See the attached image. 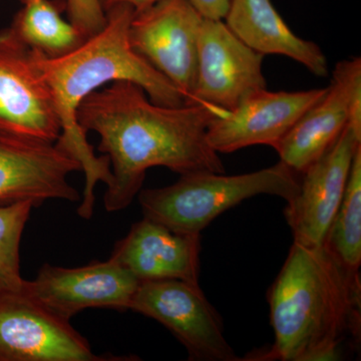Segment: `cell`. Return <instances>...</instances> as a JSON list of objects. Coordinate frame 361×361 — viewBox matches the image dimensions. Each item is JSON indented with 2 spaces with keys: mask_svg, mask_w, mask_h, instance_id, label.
<instances>
[{
  "mask_svg": "<svg viewBox=\"0 0 361 361\" xmlns=\"http://www.w3.org/2000/svg\"><path fill=\"white\" fill-rule=\"evenodd\" d=\"M225 111L207 103L159 106L129 80H116L87 94L77 118L85 133L99 135V151L110 161L106 210L127 208L149 168L165 167L179 175L225 173L219 154L207 139L209 126Z\"/></svg>",
  "mask_w": 361,
  "mask_h": 361,
  "instance_id": "1",
  "label": "cell"
},
{
  "mask_svg": "<svg viewBox=\"0 0 361 361\" xmlns=\"http://www.w3.org/2000/svg\"><path fill=\"white\" fill-rule=\"evenodd\" d=\"M135 9L118 4L106 13L103 30L85 40L75 51L58 59L33 51L42 77L56 103L61 133L56 142L59 148L80 163L85 177L80 217L89 219L94 212V187L99 182L110 184V161L97 157L78 125V106L90 92L116 80H129L140 85L152 103L163 106L185 104L184 97L168 78L155 70L130 47L129 28Z\"/></svg>",
  "mask_w": 361,
  "mask_h": 361,
  "instance_id": "2",
  "label": "cell"
},
{
  "mask_svg": "<svg viewBox=\"0 0 361 361\" xmlns=\"http://www.w3.org/2000/svg\"><path fill=\"white\" fill-rule=\"evenodd\" d=\"M275 341L258 360L327 361L361 336L360 272L320 247L292 244L268 294Z\"/></svg>",
  "mask_w": 361,
  "mask_h": 361,
  "instance_id": "3",
  "label": "cell"
},
{
  "mask_svg": "<svg viewBox=\"0 0 361 361\" xmlns=\"http://www.w3.org/2000/svg\"><path fill=\"white\" fill-rule=\"evenodd\" d=\"M299 184L296 173L279 161L247 174L180 175L170 186L141 190L137 195L145 218L180 234L200 235L221 214L258 195L291 201L298 193Z\"/></svg>",
  "mask_w": 361,
  "mask_h": 361,
  "instance_id": "4",
  "label": "cell"
},
{
  "mask_svg": "<svg viewBox=\"0 0 361 361\" xmlns=\"http://www.w3.org/2000/svg\"><path fill=\"white\" fill-rule=\"evenodd\" d=\"M130 310L167 327L191 360H240L225 338L220 315L199 284L178 279L140 281Z\"/></svg>",
  "mask_w": 361,
  "mask_h": 361,
  "instance_id": "5",
  "label": "cell"
},
{
  "mask_svg": "<svg viewBox=\"0 0 361 361\" xmlns=\"http://www.w3.org/2000/svg\"><path fill=\"white\" fill-rule=\"evenodd\" d=\"M204 18L189 0H159L135 13L130 47L192 103L198 70L199 33Z\"/></svg>",
  "mask_w": 361,
  "mask_h": 361,
  "instance_id": "6",
  "label": "cell"
},
{
  "mask_svg": "<svg viewBox=\"0 0 361 361\" xmlns=\"http://www.w3.org/2000/svg\"><path fill=\"white\" fill-rule=\"evenodd\" d=\"M0 133L45 142H56L61 133L35 54L9 27L0 30Z\"/></svg>",
  "mask_w": 361,
  "mask_h": 361,
  "instance_id": "7",
  "label": "cell"
},
{
  "mask_svg": "<svg viewBox=\"0 0 361 361\" xmlns=\"http://www.w3.org/2000/svg\"><path fill=\"white\" fill-rule=\"evenodd\" d=\"M350 126L361 133V59L339 61L326 94L273 147L280 161L302 175Z\"/></svg>",
  "mask_w": 361,
  "mask_h": 361,
  "instance_id": "8",
  "label": "cell"
},
{
  "mask_svg": "<svg viewBox=\"0 0 361 361\" xmlns=\"http://www.w3.org/2000/svg\"><path fill=\"white\" fill-rule=\"evenodd\" d=\"M114 360L92 353L71 322L54 315L25 291L0 293V361Z\"/></svg>",
  "mask_w": 361,
  "mask_h": 361,
  "instance_id": "9",
  "label": "cell"
},
{
  "mask_svg": "<svg viewBox=\"0 0 361 361\" xmlns=\"http://www.w3.org/2000/svg\"><path fill=\"white\" fill-rule=\"evenodd\" d=\"M140 280L114 259L77 268L44 264L23 290L54 315L71 322L90 308L130 310Z\"/></svg>",
  "mask_w": 361,
  "mask_h": 361,
  "instance_id": "10",
  "label": "cell"
},
{
  "mask_svg": "<svg viewBox=\"0 0 361 361\" xmlns=\"http://www.w3.org/2000/svg\"><path fill=\"white\" fill-rule=\"evenodd\" d=\"M80 163L56 142L35 141L0 133V206L32 202L80 200L68 182Z\"/></svg>",
  "mask_w": 361,
  "mask_h": 361,
  "instance_id": "11",
  "label": "cell"
},
{
  "mask_svg": "<svg viewBox=\"0 0 361 361\" xmlns=\"http://www.w3.org/2000/svg\"><path fill=\"white\" fill-rule=\"evenodd\" d=\"M360 146L361 134L346 125L324 155L303 173L298 193L287 202L284 211L293 243L322 246L343 198L353 157Z\"/></svg>",
  "mask_w": 361,
  "mask_h": 361,
  "instance_id": "12",
  "label": "cell"
},
{
  "mask_svg": "<svg viewBox=\"0 0 361 361\" xmlns=\"http://www.w3.org/2000/svg\"><path fill=\"white\" fill-rule=\"evenodd\" d=\"M263 59L264 56L242 42L224 21L204 18L191 104L207 103L233 110L247 94L266 89Z\"/></svg>",
  "mask_w": 361,
  "mask_h": 361,
  "instance_id": "13",
  "label": "cell"
},
{
  "mask_svg": "<svg viewBox=\"0 0 361 361\" xmlns=\"http://www.w3.org/2000/svg\"><path fill=\"white\" fill-rule=\"evenodd\" d=\"M326 92L327 87L300 92L255 90L217 116L209 126L207 139L218 154L256 145L273 148Z\"/></svg>",
  "mask_w": 361,
  "mask_h": 361,
  "instance_id": "14",
  "label": "cell"
},
{
  "mask_svg": "<svg viewBox=\"0 0 361 361\" xmlns=\"http://www.w3.org/2000/svg\"><path fill=\"white\" fill-rule=\"evenodd\" d=\"M200 235L180 234L142 218L116 242L111 258L140 281L178 279L199 284Z\"/></svg>",
  "mask_w": 361,
  "mask_h": 361,
  "instance_id": "15",
  "label": "cell"
},
{
  "mask_svg": "<svg viewBox=\"0 0 361 361\" xmlns=\"http://www.w3.org/2000/svg\"><path fill=\"white\" fill-rule=\"evenodd\" d=\"M224 20L228 28L254 51L293 59L316 77L329 75V61L322 49L297 37L271 0H231Z\"/></svg>",
  "mask_w": 361,
  "mask_h": 361,
  "instance_id": "16",
  "label": "cell"
},
{
  "mask_svg": "<svg viewBox=\"0 0 361 361\" xmlns=\"http://www.w3.org/2000/svg\"><path fill=\"white\" fill-rule=\"evenodd\" d=\"M63 0H37L23 4L11 28L25 47L49 59H58L78 49L87 37L61 16Z\"/></svg>",
  "mask_w": 361,
  "mask_h": 361,
  "instance_id": "17",
  "label": "cell"
},
{
  "mask_svg": "<svg viewBox=\"0 0 361 361\" xmlns=\"http://www.w3.org/2000/svg\"><path fill=\"white\" fill-rule=\"evenodd\" d=\"M322 247L344 268L351 272H360L361 146L353 157L343 198Z\"/></svg>",
  "mask_w": 361,
  "mask_h": 361,
  "instance_id": "18",
  "label": "cell"
},
{
  "mask_svg": "<svg viewBox=\"0 0 361 361\" xmlns=\"http://www.w3.org/2000/svg\"><path fill=\"white\" fill-rule=\"evenodd\" d=\"M35 205L20 202L0 206V293L21 290L20 241Z\"/></svg>",
  "mask_w": 361,
  "mask_h": 361,
  "instance_id": "19",
  "label": "cell"
},
{
  "mask_svg": "<svg viewBox=\"0 0 361 361\" xmlns=\"http://www.w3.org/2000/svg\"><path fill=\"white\" fill-rule=\"evenodd\" d=\"M68 20L87 39L101 32L106 23L99 0H63Z\"/></svg>",
  "mask_w": 361,
  "mask_h": 361,
  "instance_id": "20",
  "label": "cell"
},
{
  "mask_svg": "<svg viewBox=\"0 0 361 361\" xmlns=\"http://www.w3.org/2000/svg\"><path fill=\"white\" fill-rule=\"evenodd\" d=\"M196 11L207 20H223L231 0H189Z\"/></svg>",
  "mask_w": 361,
  "mask_h": 361,
  "instance_id": "21",
  "label": "cell"
},
{
  "mask_svg": "<svg viewBox=\"0 0 361 361\" xmlns=\"http://www.w3.org/2000/svg\"><path fill=\"white\" fill-rule=\"evenodd\" d=\"M158 1L159 0H99L104 13L111 7L118 6V4H129L135 9V13H140Z\"/></svg>",
  "mask_w": 361,
  "mask_h": 361,
  "instance_id": "22",
  "label": "cell"
},
{
  "mask_svg": "<svg viewBox=\"0 0 361 361\" xmlns=\"http://www.w3.org/2000/svg\"><path fill=\"white\" fill-rule=\"evenodd\" d=\"M23 4H30V2L37 1V0H21Z\"/></svg>",
  "mask_w": 361,
  "mask_h": 361,
  "instance_id": "23",
  "label": "cell"
}]
</instances>
